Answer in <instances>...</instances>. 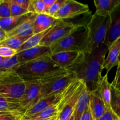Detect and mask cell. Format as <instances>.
<instances>
[{
  "instance_id": "obj_47",
  "label": "cell",
  "mask_w": 120,
  "mask_h": 120,
  "mask_svg": "<svg viewBox=\"0 0 120 120\" xmlns=\"http://www.w3.org/2000/svg\"><path fill=\"white\" fill-rule=\"evenodd\" d=\"M118 89H119V90H120V88H118Z\"/></svg>"
},
{
  "instance_id": "obj_51",
  "label": "cell",
  "mask_w": 120,
  "mask_h": 120,
  "mask_svg": "<svg viewBox=\"0 0 120 120\" xmlns=\"http://www.w3.org/2000/svg\"><path fill=\"white\" fill-rule=\"evenodd\" d=\"M0 19H1V17H0Z\"/></svg>"
},
{
  "instance_id": "obj_7",
  "label": "cell",
  "mask_w": 120,
  "mask_h": 120,
  "mask_svg": "<svg viewBox=\"0 0 120 120\" xmlns=\"http://www.w3.org/2000/svg\"><path fill=\"white\" fill-rule=\"evenodd\" d=\"M76 79H77L75 74L71 71L63 77L43 84L41 87L40 98L60 94Z\"/></svg>"
},
{
  "instance_id": "obj_1",
  "label": "cell",
  "mask_w": 120,
  "mask_h": 120,
  "mask_svg": "<svg viewBox=\"0 0 120 120\" xmlns=\"http://www.w3.org/2000/svg\"><path fill=\"white\" fill-rule=\"evenodd\" d=\"M108 51V47L103 43L92 52L82 54L70 70L90 92L98 89L102 80V71Z\"/></svg>"
},
{
  "instance_id": "obj_18",
  "label": "cell",
  "mask_w": 120,
  "mask_h": 120,
  "mask_svg": "<svg viewBox=\"0 0 120 120\" xmlns=\"http://www.w3.org/2000/svg\"><path fill=\"white\" fill-rule=\"evenodd\" d=\"M83 82L78 79H76L72 82L60 95V100L58 103L59 111L62 110L65 105L72 99L74 95L76 94Z\"/></svg>"
},
{
  "instance_id": "obj_52",
  "label": "cell",
  "mask_w": 120,
  "mask_h": 120,
  "mask_svg": "<svg viewBox=\"0 0 120 120\" xmlns=\"http://www.w3.org/2000/svg\"></svg>"
},
{
  "instance_id": "obj_48",
  "label": "cell",
  "mask_w": 120,
  "mask_h": 120,
  "mask_svg": "<svg viewBox=\"0 0 120 120\" xmlns=\"http://www.w3.org/2000/svg\"><path fill=\"white\" fill-rule=\"evenodd\" d=\"M56 120H58V119H57V118H56Z\"/></svg>"
},
{
  "instance_id": "obj_17",
  "label": "cell",
  "mask_w": 120,
  "mask_h": 120,
  "mask_svg": "<svg viewBox=\"0 0 120 120\" xmlns=\"http://www.w3.org/2000/svg\"><path fill=\"white\" fill-rule=\"evenodd\" d=\"M56 21L57 19L54 16H51L47 14L36 15L32 26L33 34H39L47 30L52 26Z\"/></svg>"
},
{
  "instance_id": "obj_39",
  "label": "cell",
  "mask_w": 120,
  "mask_h": 120,
  "mask_svg": "<svg viewBox=\"0 0 120 120\" xmlns=\"http://www.w3.org/2000/svg\"><path fill=\"white\" fill-rule=\"evenodd\" d=\"M80 120H93L92 117L90 109H89V105L86 108L84 112L82 117H81Z\"/></svg>"
},
{
  "instance_id": "obj_33",
  "label": "cell",
  "mask_w": 120,
  "mask_h": 120,
  "mask_svg": "<svg viewBox=\"0 0 120 120\" xmlns=\"http://www.w3.org/2000/svg\"><path fill=\"white\" fill-rule=\"evenodd\" d=\"M66 0H56L55 2L47 10V14L54 16L64 4Z\"/></svg>"
},
{
  "instance_id": "obj_4",
  "label": "cell",
  "mask_w": 120,
  "mask_h": 120,
  "mask_svg": "<svg viewBox=\"0 0 120 120\" xmlns=\"http://www.w3.org/2000/svg\"><path fill=\"white\" fill-rule=\"evenodd\" d=\"M87 37L86 25L80 23L69 35L51 46L52 53L63 51H79L84 53Z\"/></svg>"
},
{
  "instance_id": "obj_43",
  "label": "cell",
  "mask_w": 120,
  "mask_h": 120,
  "mask_svg": "<svg viewBox=\"0 0 120 120\" xmlns=\"http://www.w3.org/2000/svg\"><path fill=\"white\" fill-rule=\"evenodd\" d=\"M7 58H5V57H1V56H0V63H1L2 62H3L4 60H5Z\"/></svg>"
},
{
  "instance_id": "obj_13",
  "label": "cell",
  "mask_w": 120,
  "mask_h": 120,
  "mask_svg": "<svg viewBox=\"0 0 120 120\" xmlns=\"http://www.w3.org/2000/svg\"><path fill=\"white\" fill-rule=\"evenodd\" d=\"M110 16V27L104 43L108 47L120 38V4L115 8Z\"/></svg>"
},
{
  "instance_id": "obj_6",
  "label": "cell",
  "mask_w": 120,
  "mask_h": 120,
  "mask_svg": "<svg viewBox=\"0 0 120 120\" xmlns=\"http://www.w3.org/2000/svg\"><path fill=\"white\" fill-rule=\"evenodd\" d=\"M80 23L57 20L48 32L45 35L39 45L50 47L58 41L69 35Z\"/></svg>"
},
{
  "instance_id": "obj_8",
  "label": "cell",
  "mask_w": 120,
  "mask_h": 120,
  "mask_svg": "<svg viewBox=\"0 0 120 120\" xmlns=\"http://www.w3.org/2000/svg\"><path fill=\"white\" fill-rule=\"evenodd\" d=\"M89 11V8L88 5L74 0H66L62 8L54 17L57 20L71 19L86 14Z\"/></svg>"
},
{
  "instance_id": "obj_20",
  "label": "cell",
  "mask_w": 120,
  "mask_h": 120,
  "mask_svg": "<svg viewBox=\"0 0 120 120\" xmlns=\"http://www.w3.org/2000/svg\"><path fill=\"white\" fill-rule=\"evenodd\" d=\"M95 14L101 16H110L120 4V0H94Z\"/></svg>"
},
{
  "instance_id": "obj_12",
  "label": "cell",
  "mask_w": 120,
  "mask_h": 120,
  "mask_svg": "<svg viewBox=\"0 0 120 120\" xmlns=\"http://www.w3.org/2000/svg\"><path fill=\"white\" fill-rule=\"evenodd\" d=\"M36 16V14L34 13H28L26 17L16 27L7 32L8 38L13 36L24 37L34 35L32 26Z\"/></svg>"
},
{
  "instance_id": "obj_5",
  "label": "cell",
  "mask_w": 120,
  "mask_h": 120,
  "mask_svg": "<svg viewBox=\"0 0 120 120\" xmlns=\"http://www.w3.org/2000/svg\"><path fill=\"white\" fill-rule=\"evenodd\" d=\"M26 87L25 82L15 70L0 75V94L7 98L20 100Z\"/></svg>"
},
{
  "instance_id": "obj_45",
  "label": "cell",
  "mask_w": 120,
  "mask_h": 120,
  "mask_svg": "<svg viewBox=\"0 0 120 120\" xmlns=\"http://www.w3.org/2000/svg\"><path fill=\"white\" fill-rule=\"evenodd\" d=\"M51 119H52V118H51ZM51 119H49V120H51ZM22 120V119H21Z\"/></svg>"
},
{
  "instance_id": "obj_16",
  "label": "cell",
  "mask_w": 120,
  "mask_h": 120,
  "mask_svg": "<svg viewBox=\"0 0 120 120\" xmlns=\"http://www.w3.org/2000/svg\"><path fill=\"white\" fill-rule=\"evenodd\" d=\"M120 53V38L114 41L109 47L107 56L104 64V69L108 74L111 70L118 65V58Z\"/></svg>"
},
{
  "instance_id": "obj_21",
  "label": "cell",
  "mask_w": 120,
  "mask_h": 120,
  "mask_svg": "<svg viewBox=\"0 0 120 120\" xmlns=\"http://www.w3.org/2000/svg\"><path fill=\"white\" fill-rule=\"evenodd\" d=\"M98 89L104 103L106 109L107 110H112L111 107V84L108 82V74H105L102 77Z\"/></svg>"
},
{
  "instance_id": "obj_49",
  "label": "cell",
  "mask_w": 120,
  "mask_h": 120,
  "mask_svg": "<svg viewBox=\"0 0 120 120\" xmlns=\"http://www.w3.org/2000/svg\"><path fill=\"white\" fill-rule=\"evenodd\" d=\"M120 120V119H119V120Z\"/></svg>"
},
{
  "instance_id": "obj_11",
  "label": "cell",
  "mask_w": 120,
  "mask_h": 120,
  "mask_svg": "<svg viewBox=\"0 0 120 120\" xmlns=\"http://www.w3.org/2000/svg\"><path fill=\"white\" fill-rule=\"evenodd\" d=\"M51 54L50 47L38 45L20 52L17 53L16 56L19 63L22 64L43 56H49Z\"/></svg>"
},
{
  "instance_id": "obj_31",
  "label": "cell",
  "mask_w": 120,
  "mask_h": 120,
  "mask_svg": "<svg viewBox=\"0 0 120 120\" xmlns=\"http://www.w3.org/2000/svg\"><path fill=\"white\" fill-rule=\"evenodd\" d=\"M8 1L10 4L11 16H21L29 13L28 10L24 9L20 5L14 3L12 0H8Z\"/></svg>"
},
{
  "instance_id": "obj_19",
  "label": "cell",
  "mask_w": 120,
  "mask_h": 120,
  "mask_svg": "<svg viewBox=\"0 0 120 120\" xmlns=\"http://www.w3.org/2000/svg\"><path fill=\"white\" fill-rule=\"evenodd\" d=\"M85 87V86L84 83H83L77 92L76 93V94L72 98V99L65 105L64 107L60 111L59 116L57 117L58 120H69L70 119L74 114V110L76 107L79 98Z\"/></svg>"
},
{
  "instance_id": "obj_41",
  "label": "cell",
  "mask_w": 120,
  "mask_h": 120,
  "mask_svg": "<svg viewBox=\"0 0 120 120\" xmlns=\"http://www.w3.org/2000/svg\"><path fill=\"white\" fill-rule=\"evenodd\" d=\"M55 1H56V0H42L44 4V5H45V7H47V10H48V9L51 7V6L55 2Z\"/></svg>"
},
{
  "instance_id": "obj_40",
  "label": "cell",
  "mask_w": 120,
  "mask_h": 120,
  "mask_svg": "<svg viewBox=\"0 0 120 120\" xmlns=\"http://www.w3.org/2000/svg\"><path fill=\"white\" fill-rule=\"evenodd\" d=\"M8 38L7 32L0 29V42H2Z\"/></svg>"
},
{
  "instance_id": "obj_50",
  "label": "cell",
  "mask_w": 120,
  "mask_h": 120,
  "mask_svg": "<svg viewBox=\"0 0 120 120\" xmlns=\"http://www.w3.org/2000/svg\"></svg>"
},
{
  "instance_id": "obj_27",
  "label": "cell",
  "mask_w": 120,
  "mask_h": 120,
  "mask_svg": "<svg viewBox=\"0 0 120 120\" xmlns=\"http://www.w3.org/2000/svg\"><path fill=\"white\" fill-rule=\"evenodd\" d=\"M51 27L49 29H47V30L40 32L39 34H34L32 36L31 38H29L22 46L20 48V49L17 50V53L20 52L22 51V50H26V49H29V48H33V47L39 45L40 43L43 38L44 37L45 35L48 32L49 30L51 29Z\"/></svg>"
},
{
  "instance_id": "obj_44",
  "label": "cell",
  "mask_w": 120,
  "mask_h": 120,
  "mask_svg": "<svg viewBox=\"0 0 120 120\" xmlns=\"http://www.w3.org/2000/svg\"><path fill=\"white\" fill-rule=\"evenodd\" d=\"M120 63V55H119L118 56V64Z\"/></svg>"
},
{
  "instance_id": "obj_35",
  "label": "cell",
  "mask_w": 120,
  "mask_h": 120,
  "mask_svg": "<svg viewBox=\"0 0 120 120\" xmlns=\"http://www.w3.org/2000/svg\"><path fill=\"white\" fill-rule=\"evenodd\" d=\"M24 114L21 112H14L0 115V120H21Z\"/></svg>"
},
{
  "instance_id": "obj_34",
  "label": "cell",
  "mask_w": 120,
  "mask_h": 120,
  "mask_svg": "<svg viewBox=\"0 0 120 120\" xmlns=\"http://www.w3.org/2000/svg\"><path fill=\"white\" fill-rule=\"evenodd\" d=\"M17 54V51L15 49L5 46H0V56L5 58H9L15 56Z\"/></svg>"
},
{
  "instance_id": "obj_29",
  "label": "cell",
  "mask_w": 120,
  "mask_h": 120,
  "mask_svg": "<svg viewBox=\"0 0 120 120\" xmlns=\"http://www.w3.org/2000/svg\"><path fill=\"white\" fill-rule=\"evenodd\" d=\"M111 107L113 112L120 118V90L111 86Z\"/></svg>"
},
{
  "instance_id": "obj_37",
  "label": "cell",
  "mask_w": 120,
  "mask_h": 120,
  "mask_svg": "<svg viewBox=\"0 0 120 120\" xmlns=\"http://www.w3.org/2000/svg\"><path fill=\"white\" fill-rule=\"evenodd\" d=\"M111 84V86L116 88V89L120 87V63L118 64L115 77Z\"/></svg>"
},
{
  "instance_id": "obj_9",
  "label": "cell",
  "mask_w": 120,
  "mask_h": 120,
  "mask_svg": "<svg viewBox=\"0 0 120 120\" xmlns=\"http://www.w3.org/2000/svg\"><path fill=\"white\" fill-rule=\"evenodd\" d=\"M41 87L42 84L38 80L26 82L25 90L19 100V103L24 112L40 98Z\"/></svg>"
},
{
  "instance_id": "obj_2",
  "label": "cell",
  "mask_w": 120,
  "mask_h": 120,
  "mask_svg": "<svg viewBox=\"0 0 120 120\" xmlns=\"http://www.w3.org/2000/svg\"><path fill=\"white\" fill-rule=\"evenodd\" d=\"M111 25V16H101L95 13L86 24L87 30L85 53H91L105 43Z\"/></svg>"
},
{
  "instance_id": "obj_25",
  "label": "cell",
  "mask_w": 120,
  "mask_h": 120,
  "mask_svg": "<svg viewBox=\"0 0 120 120\" xmlns=\"http://www.w3.org/2000/svg\"><path fill=\"white\" fill-rule=\"evenodd\" d=\"M10 16L9 17L0 19V29L5 32H8L16 27L27 15Z\"/></svg>"
},
{
  "instance_id": "obj_22",
  "label": "cell",
  "mask_w": 120,
  "mask_h": 120,
  "mask_svg": "<svg viewBox=\"0 0 120 120\" xmlns=\"http://www.w3.org/2000/svg\"><path fill=\"white\" fill-rule=\"evenodd\" d=\"M89 93L86 87L84 89L78 100L74 112V120H80L86 108L89 105Z\"/></svg>"
},
{
  "instance_id": "obj_10",
  "label": "cell",
  "mask_w": 120,
  "mask_h": 120,
  "mask_svg": "<svg viewBox=\"0 0 120 120\" xmlns=\"http://www.w3.org/2000/svg\"><path fill=\"white\" fill-rule=\"evenodd\" d=\"M83 53L79 51H63L52 53L50 57L60 69L70 70Z\"/></svg>"
},
{
  "instance_id": "obj_14",
  "label": "cell",
  "mask_w": 120,
  "mask_h": 120,
  "mask_svg": "<svg viewBox=\"0 0 120 120\" xmlns=\"http://www.w3.org/2000/svg\"><path fill=\"white\" fill-rule=\"evenodd\" d=\"M89 107L93 120H97L107 110L98 89L89 93Z\"/></svg>"
},
{
  "instance_id": "obj_24",
  "label": "cell",
  "mask_w": 120,
  "mask_h": 120,
  "mask_svg": "<svg viewBox=\"0 0 120 120\" xmlns=\"http://www.w3.org/2000/svg\"><path fill=\"white\" fill-rule=\"evenodd\" d=\"M0 111L5 112H21L24 113L18 100L7 98L0 94Z\"/></svg>"
},
{
  "instance_id": "obj_23",
  "label": "cell",
  "mask_w": 120,
  "mask_h": 120,
  "mask_svg": "<svg viewBox=\"0 0 120 120\" xmlns=\"http://www.w3.org/2000/svg\"><path fill=\"white\" fill-rule=\"evenodd\" d=\"M59 111L58 103L51 105L47 109L44 110L40 113L31 117L24 118L22 117V120H49L57 117L59 116Z\"/></svg>"
},
{
  "instance_id": "obj_30",
  "label": "cell",
  "mask_w": 120,
  "mask_h": 120,
  "mask_svg": "<svg viewBox=\"0 0 120 120\" xmlns=\"http://www.w3.org/2000/svg\"><path fill=\"white\" fill-rule=\"evenodd\" d=\"M28 11L29 13L36 15L47 13V8L42 0H31Z\"/></svg>"
},
{
  "instance_id": "obj_26",
  "label": "cell",
  "mask_w": 120,
  "mask_h": 120,
  "mask_svg": "<svg viewBox=\"0 0 120 120\" xmlns=\"http://www.w3.org/2000/svg\"><path fill=\"white\" fill-rule=\"evenodd\" d=\"M31 36L20 37V36H13V37L8 38L2 42H0V46H5L11 49H15L17 51L20 47Z\"/></svg>"
},
{
  "instance_id": "obj_15",
  "label": "cell",
  "mask_w": 120,
  "mask_h": 120,
  "mask_svg": "<svg viewBox=\"0 0 120 120\" xmlns=\"http://www.w3.org/2000/svg\"><path fill=\"white\" fill-rule=\"evenodd\" d=\"M60 94L46 98H39L34 104L25 111L23 117L27 118L37 114L52 104L58 103L60 100Z\"/></svg>"
},
{
  "instance_id": "obj_38",
  "label": "cell",
  "mask_w": 120,
  "mask_h": 120,
  "mask_svg": "<svg viewBox=\"0 0 120 120\" xmlns=\"http://www.w3.org/2000/svg\"><path fill=\"white\" fill-rule=\"evenodd\" d=\"M14 3L20 5L24 9L28 10L30 4L31 0H12Z\"/></svg>"
},
{
  "instance_id": "obj_3",
  "label": "cell",
  "mask_w": 120,
  "mask_h": 120,
  "mask_svg": "<svg viewBox=\"0 0 120 120\" xmlns=\"http://www.w3.org/2000/svg\"><path fill=\"white\" fill-rule=\"evenodd\" d=\"M59 69H61L53 62L49 55L20 64L15 71L25 82H29L40 79Z\"/></svg>"
},
{
  "instance_id": "obj_28",
  "label": "cell",
  "mask_w": 120,
  "mask_h": 120,
  "mask_svg": "<svg viewBox=\"0 0 120 120\" xmlns=\"http://www.w3.org/2000/svg\"><path fill=\"white\" fill-rule=\"evenodd\" d=\"M20 64L16 56L7 58L0 63V75L8 71L15 70Z\"/></svg>"
},
{
  "instance_id": "obj_42",
  "label": "cell",
  "mask_w": 120,
  "mask_h": 120,
  "mask_svg": "<svg viewBox=\"0 0 120 120\" xmlns=\"http://www.w3.org/2000/svg\"><path fill=\"white\" fill-rule=\"evenodd\" d=\"M11 112H5V111H0V115L6 114L11 113Z\"/></svg>"
},
{
  "instance_id": "obj_36",
  "label": "cell",
  "mask_w": 120,
  "mask_h": 120,
  "mask_svg": "<svg viewBox=\"0 0 120 120\" xmlns=\"http://www.w3.org/2000/svg\"><path fill=\"white\" fill-rule=\"evenodd\" d=\"M120 118L112 111V110H107L104 114L97 120H118Z\"/></svg>"
},
{
  "instance_id": "obj_46",
  "label": "cell",
  "mask_w": 120,
  "mask_h": 120,
  "mask_svg": "<svg viewBox=\"0 0 120 120\" xmlns=\"http://www.w3.org/2000/svg\"><path fill=\"white\" fill-rule=\"evenodd\" d=\"M57 117H55V118H52V119H51V120H56V118H57Z\"/></svg>"
},
{
  "instance_id": "obj_32",
  "label": "cell",
  "mask_w": 120,
  "mask_h": 120,
  "mask_svg": "<svg viewBox=\"0 0 120 120\" xmlns=\"http://www.w3.org/2000/svg\"><path fill=\"white\" fill-rule=\"evenodd\" d=\"M11 16L10 4L8 0H0V17L1 18Z\"/></svg>"
}]
</instances>
